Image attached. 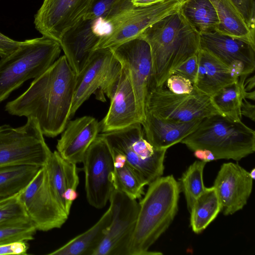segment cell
I'll use <instances>...</instances> for the list:
<instances>
[{"mask_svg":"<svg viewBox=\"0 0 255 255\" xmlns=\"http://www.w3.org/2000/svg\"><path fill=\"white\" fill-rule=\"evenodd\" d=\"M133 5L136 7L146 6L162 2L165 0H131Z\"/></svg>","mask_w":255,"mask_h":255,"instance_id":"obj_42","label":"cell"},{"mask_svg":"<svg viewBox=\"0 0 255 255\" xmlns=\"http://www.w3.org/2000/svg\"><path fill=\"white\" fill-rule=\"evenodd\" d=\"M200 49L227 66L237 77L252 73L255 69V45L217 31L200 34Z\"/></svg>","mask_w":255,"mask_h":255,"instance_id":"obj_15","label":"cell"},{"mask_svg":"<svg viewBox=\"0 0 255 255\" xmlns=\"http://www.w3.org/2000/svg\"><path fill=\"white\" fill-rule=\"evenodd\" d=\"M206 162L195 161L190 165L180 179L179 185L183 192L190 212L196 199L205 191L203 178Z\"/></svg>","mask_w":255,"mask_h":255,"instance_id":"obj_31","label":"cell"},{"mask_svg":"<svg viewBox=\"0 0 255 255\" xmlns=\"http://www.w3.org/2000/svg\"><path fill=\"white\" fill-rule=\"evenodd\" d=\"M165 84L168 90L176 94H189L195 90L193 84L190 80L176 74L171 75Z\"/></svg>","mask_w":255,"mask_h":255,"instance_id":"obj_36","label":"cell"},{"mask_svg":"<svg viewBox=\"0 0 255 255\" xmlns=\"http://www.w3.org/2000/svg\"><path fill=\"white\" fill-rule=\"evenodd\" d=\"M19 193L0 198V224L16 219L27 217L20 199Z\"/></svg>","mask_w":255,"mask_h":255,"instance_id":"obj_33","label":"cell"},{"mask_svg":"<svg viewBox=\"0 0 255 255\" xmlns=\"http://www.w3.org/2000/svg\"><path fill=\"white\" fill-rule=\"evenodd\" d=\"M21 41L13 40L0 32V57H3L14 50Z\"/></svg>","mask_w":255,"mask_h":255,"instance_id":"obj_39","label":"cell"},{"mask_svg":"<svg viewBox=\"0 0 255 255\" xmlns=\"http://www.w3.org/2000/svg\"><path fill=\"white\" fill-rule=\"evenodd\" d=\"M197 54L190 57L178 66L173 72L190 80L194 85L197 78L198 72Z\"/></svg>","mask_w":255,"mask_h":255,"instance_id":"obj_37","label":"cell"},{"mask_svg":"<svg viewBox=\"0 0 255 255\" xmlns=\"http://www.w3.org/2000/svg\"><path fill=\"white\" fill-rule=\"evenodd\" d=\"M202 120L176 122L146 112L141 124L147 139L153 146L159 149H167L181 142L196 128Z\"/></svg>","mask_w":255,"mask_h":255,"instance_id":"obj_22","label":"cell"},{"mask_svg":"<svg viewBox=\"0 0 255 255\" xmlns=\"http://www.w3.org/2000/svg\"><path fill=\"white\" fill-rule=\"evenodd\" d=\"M99 132V123L92 117L85 116L68 122L57 141V151L71 162H82L87 149Z\"/></svg>","mask_w":255,"mask_h":255,"instance_id":"obj_19","label":"cell"},{"mask_svg":"<svg viewBox=\"0 0 255 255\" xmlns=\"http://www.w3.org/2000/svg\"><path fill=\"white\" fill-rule=\"evenodd\" d=\"M52 151L46 144L37 120L27 118L25 124L17 128L0 126V167L45 165Z\"/></svg>","mask_w":255,"mask_h":255,"instance_id":"obj_7","label":"cell"},{"mask_svg":"<svg viewBox=\"0 0 255 255\" xmlns=\"http://www.w3.org/2000/svg\"><path fill=\"white\" fill-rule=\"evenodd\" d=\"M249 175L253 180L255 179V168H253L251 171L249 172Z\"/></svg>","mask_w":255,"mask_h":255,"instance_id":"obj_44","label":"cell"},{"mask_svg":"<svg viewBox=\"0 0 255 255\" xmlns=\"http://www.w3.org/2000/svg\"><path fill=\"white\" fill-rule=\"evenodd\" d=\"M179 10L200 34L217 30L219 19L210 0H187L181 3Z\"/></svg>","mask_w":255,"mask_h":255,"instance_id":"obj_26","label":"cell"},{"mask_svg":"<svg viewBox=\"0 0 255 255\" xmlns=\"http://www.w3.org/2000/svg\"><path fill=\"white\" fill-rule=\"evenodd\" d=\"M44 166L52 192L61 208L69 216L72 204L78 197L79 179L76 164L65 159L55 150Z\"/></svg>","mask_w":255,"mask_h":255,"instance_id":"obj_20","label":"cell"},{"mask_svg":"<svg viewBox=\"0 0 255 255\" xmlns=\"http://www.w3.org/2000/svg\"><path fill=\"white\" fill-rule=\"evenodd\" d=\"M82 163L87 201L95 208H103L115 190V165L112 149L100 134L87 149Z\"/></svg>","mask_w":255,"mask_h":255,"instance_id":"obj_9","label":"cell"},{"mask_svg":"<svg viewBox=\"0 0 255 255\" xmlns=\"http://www.w3.org/2000/svg\"><path fill=\"white\" fill-rule=\"evenodd\" d=\"M181 143L192 151L209 149L216 160L239 161L255 152V132L242 121L216 114L203 119Z\"/></svg>","mask_w":255,"mask_h":255,"instance_id":"obj_4","label":"cell"},{"mask_svg":"<svg viewBox=\"0 0 255 255\" xmlns=\"http://www.w3.org/2000/svg\"><path fill=\"white\" fill-rule=\"evenodd\" d=\"M60 45L42 36L21 41L9 54L0 59V103L25 81L46 71L59 58Z\"/></svg>","mask_w":255,"mask_h":255,"instance_id":"obj_5","label":"cell"},{"mask_svg":"<svg viewBox=\"0 0 255 255\" xmlns=\"http://www.w3.org/2000/svg\"><path fill=\"white\" fill-rule=\"evenodd\" d=\"M218 15L217 31L225 35L241 38L255 45V33L230 0H210Z\"/></svg>","mask_w":255,"mask_h":255,"instance_id":"obj_25","label":"cell"},{"mask_svg":"<svg viewBox=\"0 0 255 255\" xmlns=\"http://www.w3.org/2000/svg\"><path fill=\"white\" fill-rule=\"evenodd\" d=\"M108 97L111 104L107 115L99 123L100 131H111L140 123L134 92L123 67Z\"/></svg>","mask_w":255,"mask_h":255,"instance_id":"obj_18","label":"cell"},{"mask_svg":"<svg viewBox=\"0 0 255 255\" xmlns=\"http://www.w3.org/2000/svg\"><path fill=\"white\" fill-rule=\"evenodd\" d=\"M253 180L249 172L238 163L222 164L213 187L224 215H232L246 205L252 191Z\"/></svg>","mask_w":255,"mask_h":255,"instance_id":"obj_17","label":"cell"},{"mask_svg":"<svg viewBox=\"0 0 255 255\" xmlns=\"http://www.w3.org/2000/svg\"><path fill=\"white\" fill-rule=\"evenodd\" d=\"M100 134L106 138L112 152L122 155L146 185L162 175L167 149L153 146L147 139L140 123Z\"/></svg>","mask_w":255,"mask_h":255,"instance_id":"obj_6","label":"cell"},{"mask_svg":"<svg viewBox=\"0 0 255 255\" xmlns=\"http://www.w3.org/2000/svg\"><path fill=\"white\" fill-rule=\"evenodd\" d=\"M112 208L110 207L92 227L65 245L48 254L49 255H93L111 224Z\"/></svg>","mask_w":255,"mask_h":255,"instance_id":"obj_24","label":"cell"},{"mask_svg":"<svg viewBox=\"0 0 255 255\" xmlns=\"http://www.w3.org/2000/svg\"><path fill=\"white\" fill-rule=\"evenodd\" d=\"M149 44L154 86H164L181 64L200 49V34L179 9L146 28L139 36Z\"/></svg>","mask_w":255,"mask_h":255,"instance_id":"obj_2","label":"cell"},{"mask_svg":"<svg viewBox=\"0 0 255 255\" xmlns=\"http://www.w3.org/2000/svg\"><path fill=\"white\" fill-rule=\"evenodd\" d=\"M181 0H165L154 4L134 6L116 19L109 33L102 37L94 50L111 48L139 37L148 27L178 10Z\"/></svg>","mask_w":255,"mask_h":255,"instance_id":"obj_13","label":"cell"},{"mask_svg":"<svg viewBox=\"0 0 255 255\" xmlns=\"http://www.w3.org/2000/svg\"><path fill=\"white\" fill-rule=\"evenodd\" d=\"M19 197L27 217L37 231L60 228L68 219L52 192L44 165L20 192Z\"/></svg>","mask_w":255,"mask_h":255,"instance_id":"obj_12","label":"cell"},{"mask_svg":"<svg viewBox=\"0 0 255 255\" xmlns=\"http://www.w3.org/2000/svg\"><path fill=\"white\" fill-rule=\"evenodd\" d=\"M115 189L125 193L133 199H138L144 194L146 185L137 173L121 158L114 159Z\"/></svg>","mask_w":255,"mask_h":255,"instance_id":"obj_30","label":"cell"},{"mask_svg":"<svg viewBox=\"0 0 255 255\" xmlns=\"http://www.w3.org/2000/svg\"><path fill=\"white\" fill-rule=\"evenodd\" d=\"M110 48L130 79L141 124L145 116L148 93L154 86L149 45L144 39L139 36Z\"/></svg>","mask_w":255,"mask_h":255,"instance_id":"obj_10","label":"cell"},{"mask_svg":"<svg viewBox=\"0 0 255 255\" xmlns=\"http://www.w3.org/2000/svg\"><path fill=\"white\" fill-rule=\"evenodd\" d=\"M146 112L176 122H190L219 114L210 96L195 89L191 94H176L161 87L153 86L145 105Z\"/></svg>","mask_w":255,"mask_h":255,"instance_id":"obj_8","label":"cell"},{"mask_svg":"<svg viewBox=\"0 0 255 255\" xmlns=\"http://www.w3.org/2000/svg\"><path fill=\"white\" fill-rule=\"evenodd\" d=\"M40 167L30 165L0 167V198L20 192L32 180Z\"/></svg>","mask_w":255,"mask_h":255,"instance_id":"obj_29","label":"cell"},{"mask_svg":"<svg viewBox=\"0 0 255 255\" xmlns=\"http://www.w3.org/2000/svg\"><path fill=\"white\" fill-rule=\"evenodd\" d=\"M248 76L225 86L210 97L211 103L220 115L235 121H241V108L245 98L244 82Z\"/></svg>","mask_w":255,"mask_h":255,"instance_id":"obj_27","label":"cell"},{"mask_svg":"<svg viewBox=\"0 0 255 255\" xmlns=\"http://www.w3.org/2000/svg\"><path fill=\"white\" fill-rule=\"evenodd\" d=\"M37 230L28 217L0 224V245L34 238Z\"/></svg>","mask_w":255,"mask_h":255,"instance_id":"obj_32","label":"cell"},{"mask_svg":"<svg viewBox=\"0 0 255 255\" xmlns=\"http://www.w3.org/2000/svg\"><path fill=\"white\" fill-rule=\"evenodd\" d=\"M240 13L251 30L255 31V0H230Z\"/></svg>","mask_w":255,"mask_h":255,"instance_id":"obj_35","label":"cell"},{"mask_svg":"<svg viewBox=\"0 0 255 255\" xmlns=\"http://www.w3.org/2000/svg\"><path fill=\"white\" fill-rule=\"evenodd\" d=\"M182 0V2H184L185 1H186V0Z\"/></svg>","mask_w":255,"mask_h":255,"instance_id":"obj_45","label":"cell"},{"mask_svg":"<svg viewBox=\"0 0 255 255\" xmlns=\"http://www.w3.org/2000/svg\"><path fill=\"white\" fill-rule=\"evenodd\" d=\"M122 69L110 48L94 50L76 81L70 119L92 94L97 92V98L102 100L109 95L112 85Z\"/></svg>","mask_w":255,"mask_h":255,"instance_id":"obj_11","label":"cell"},{"mask_svg":"<svg viewBox=\"0 0 255 255\" xmlns=\"http://www.w3.org/2000/svg\"><path fill=\"white\" fill-rule=\"evenodd\" d=\"M179 182L172 175L157 178L148 185L139 203L137 218L127 255H158L150 247L168 229L178 211Z\"/></svg>","mask_w":255,"mask_h":255,"instance_id":"obj_3","label":"cell"},{"mask_svg":"<svg viewBox=\"0 0 255 255\" xmlns=\"http://www.w3.org/2000/svg\"><path fill=\"white\" fill-rule=\"evenodd\" d=\"M76 81V74L64 55L34 78L22 94L7 103L5 111L12 116L35 118L43 135L54 137L70 119Z\"/></svg>","mask_w":255,"mask_h":255,"instance_id":"obj_1","label":"cell"},{"mask_svg":"<svg viewBox=\"0 0 255 255\" xmlns=\"http://www.w3.org/2000/svg\"><path fill=\"white\" fill-rule=\"evenodd\" d=\"M241 111L242 116L249 118L253 122L255 119V105L251 104L244 98L242 101Z\"/></svg>","mask_w":255,"mask_h":255,"instance_id":"obj_40","label":"cell"},{"mask_svg":"<svg viewBox=\"0 0 255 255\" xmlns=\"http://www.w3.org/2000/svg\"><path fill=\"white\" fill-rule=\"evenodd\" d=\"M100 37L92 29V20L82 18L62 36L59 44L76 75L83 69Z\"/></svg>","mask_w":255,"mask_h":255,"instance_id":"obj_21","label":"cell"},{"mask_svg":"<svg viewBox=\"0 0 255 255\" xmlns=\"http://www.w3.org/2000/svg\"><path fill=\"white\" fill-rule=\"evenodd\" d=\"M109 202L112 208L111 222L93 255H127L137 218L139 203L115 189Z\"/></svg>","mask_w":255,"mask_h":255,"instance_id":"obj_14","label":"cell"},{"mask_svg":"<svg viewBox=\"0 0 255 255\" xmlns=\"http://www.w3.org/2000/svg\"><path fill=\"white\" fill-rule=\"evenodd\" d=\"M194 151V156L200 161L205 162L216 160V158L213 153L209 149L199 148Z\"/></svg>","mask_w":255,"mask_h":255,"instance_id":"obj_41","label":"cell"},{"mask_svg":"<svg viewBox=\"0 0 255 255\" xmlns=\"http://www.w3.org/2000/svg\"><path fill=\"white\" fill-rule=\"evenodd\" d=\"M125 0H94L83 18L94 20L111 11Z\"/></svg>","mask_w":255,"mask_h":255,"instance_id":"obj_34","label":"cell"},{"mask_svg":"<svg viewBox=\"0 0 255 255\" xmlns=\"http://www.w3.org/2000/svg\"><path fill=\"white\" fill-rule=\"evenodd\" d=\"M221 211V203L215 188L206 187L195 201L189 212L192 231L196 234L201 233Z\"/></svg>","mask_w":255,"mask_h":255,"instance_id":"obj_28","label":"cell"},{"mask_svg":"<svg viewBox=\"0 0 255 255\" xmlns=\"http://www.w3.org/2000/svg\"><path fill=\"white\" fill-rule=\"evenodd\" d=\"M94 0H43L34 15L35 29L59 43L63 34L83 18Z\"/></svg>","mask_w":255,"mask_h":255,"instance_id":"obj_16","label":"cell"},{"mask_svg":"<svg viewBox=\"0 0 255 255\" xmlns=\"http://www.w3.org/2000/svg\"><path fill=\"white\" fill-rule=\"evenodd\" d=\"M28 242L19 241L0 245V255H26Z\"/></svg>","mask_w":255,"mask_h":255,"instance_id":"obj_38","label":"cell"},{"mask_svg":"<svg viewBox=\"0 0 255 255\" xmlns=\"http://www.w3.org/2000/svg\"><path fill=\"white\" fill-rule=\"evenodd\" d=\"M255 76L253 75L252 77L249 78L244 82L245 90L246 92H249L252 89L255 87Z\"/></svg>","mask_w":255,"mask_h":255,"instance_id":"obj_43","label":"cell"},{"mask_svg":"<svg viewBox=\"0 0 255 255\" xmlns=\"http://www.w3.org/2000/svg\"><path fill=\"white\" fill-rule=\"evenodd\" d=\"M197 58L198 72L193 85L197 91L211 97L238 80L227 66L207 51L200 49Z\"/></svg>","mask_w":255,"mask_h":255,"instance_id":"obj_23","label":"cell"}]
</instances>
